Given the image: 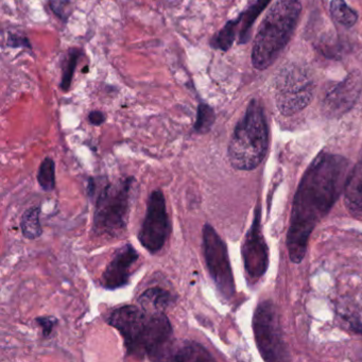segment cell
Instances as JSON below:
<instances>
[{
	"instance_id": "24",
	"label": "cell",
	"mask_w": 362,
	"mask_h": 362,
	"mask_svg": "<svg viewBox=\"0 0 362 362\" xmlns=\"http://www.w3.org/2000/svg\"><path fill=\"white\" fill-rule=\"evenodd\" d=\"M7 45L8 47H11V48L32 49L31 44H30V41L28 40V38L20 36V34H8Z\"/></svg>"
},
{
	"instance_id": "19",
	"label": "cell",
	"mask_w": 362,
	"mask_h": 362,
	"mask_svg": "<svg viewBox=\"0 0 362 362\" xmlns=\"http://www.w3.org/2000/svg\"><path fill=\"white\" fill-rule=\"evenodd\" d=\"M83 55L85 53L79 48H71L67 51L66 58L62 64V80L60 82V89L63 92H67L71 89L75 67Z\"/></svg>"
},
{
	"instance_id": "3",
	"label": "cell",
	"mask_w": 362,
	"mask_h": 362,
	"mask_svg": "<svg viewBox=\"0 0 362 362\" xmlns=\"http://www.w3.org/2000/svg\"><path fill=\"white\" fill-rule=\"evenodd\" d=\"M302 12L301 0H277L263 18L252 50L253 66L263 71L273 64L294 36Z\"/></svg>"
},
{
	"instance_id": "8",
	"label": "cell",
	"mask_w": 362,
	"mask_h": 362,
	"mask_svg": "<svg viewBox=\"0 0 362 362\" xmlns=\"http://www.w3.org/2000/svg\"><path fill=\"white\" fill-rule=\"evenodd\" d=\"M253 329L257 347L266 361L288 359L277 314L271 302L266 301L257 306L253 318Z\"/></svg>"
},
{
	"instance_id": "22",
	"label": "cell",
	"mask_w": 362,
	"mask_h": 362,
	"mask_svg": "<svg viewBox=\"0 0 362 362\" xmlns=\"http://www.w3.org/2000/svg\"><path fill=\"white\" fill-rule=\"evenodd\" d=\"M38 182L44 191H51L55 187V164L51 157H46L41 163Z\"/></svg>"
},
{
	"instance_id": "1",
	"label": "cell",
	"mask_w": 362,
	"mask_h": 362,
	"mask_svg": "<svg viewBox=\"0 0 362 362\" xmlns=\"http://www.w3.org/2000/svg\"><path fill=\"white\" fill-rule=\"evenodd\" d=\"M347 177V159L328 152L319 154L303 175L294 196L287 235L292 263L304 259L312 231L336 203Z\"/></svg>"
},
{
	"instance_id": "7",
	"label": "cell",
	"mask_w": 362,
	"mask_h": 362,
	"mask_svg": "<svg viewBox=\"0 0 362 362\" xmlns=\"http://www.w3.org/2000/svg\"><path fill=\"white\" fill-rule=\"evenodd\" d=\"M202 239L204 259L210 277L219 294L226 300H230L234 296L236 289L226 243L210 224L203 226Z\"/></svg>"
},
{
	"instance_id": "26",
	"label": "cell",
	"mask_w": 362,
	"mask_h": 362,
	"mask_svg": "<svg viewBox=\"0 0 362 362\" xmlns=\"http://www.w3.org/2000/svg\"><path fill=\"white\" fill-rule=\"evenodd\" d=\"M89 120L94 126H100L106 122V114L101 110H93L89 115Z\"/></svg>"
},
{
	"instance_id": "16",
	"label": "cell",
	"mask_w": 362,
	"mask_h": 362,
	"mask_svg": "<svg viewBox=\"0 0 362 362\" xmlns=\"http://www.w3.org/2000/svg\"><path fill=\"white\" fill-rule=\"evenodd\" d=\"M271 0H257L256 3L249 7L247 11L243 12L239 15L238 26L240 24V31H239V44H245L249 42L251 36V29L256 18L261 15L268 3Z\"/></svg>"
},
{
	"instance_id": "15",
	"label": "cell",
	"mask_w": 362,
	"mask_h": 362,
	"mask_svg": "<svg viewBox=\"0 0 362 362\" xmlns=\"http://www.w3.org/2000/svg\"><path fill=\"white\" fill-rule=\"evenodd\" d=\"M171 360L173 361H212L214 357L199 343L184 341L180 345H175Z\"/></svg>"
},
{
	"instance_id": "2",
	"label": "cell",
	"mask_w": 362,
	"mask_h": 362,
	"mask_svg": "<svg viewBox=\"0 0 362 362\" xmlns=\"http://www.w3.org/2000/svg\"><path fill=\"white\" fill-rule=\"evenodd\" d=\"M108 322L124 338L126 355L155 361L171 360L175 343L173 326L165 312L126 305L114 310Z\"/></svg>"
},
{
	"instance_id": "10",
	"label": "cell",
	"mask_w": 362,
	"mask_h": 362,
	"mask_svg": "<svg viewBox=\"0 0 362 362\" xmlns=\"http://www.w3.org/2000/svg\"><path fill=\"white\" fill-rule=\"evenodd\" d=\"M241 251L247 282L253 285L266 273L269 263V249L261 233V205L255 210L252 226L245 236Z\"/></svg>"
},
{
	"instance_id": "23",
	"label": "cell",
	"mask_w": 362,
	"mask_h": 362,
	"mask_svg": "<svg viewBox=\"0 0 362 362\" xmlns=\"http://www.w3.org/2000/svg\"><path fill=\"white\" fill-rule=\"evenodd\" d=\"M51 11L57 17L66 22L73 13L71 0H49Z\"/></svg>"
},
{
	"instance_id": "9",
	"label": "cell",
	"mask_w": 362,
	"mask_h": 362,
	"mask_svg": "<svg viewBox=\"0 0 362 362\" xmlns=\"http://www.w3.org/2000/svg\"><path fill=\"white\" fill-rule=\"evenodd\" d=\"M171 221L161 190L151 192L147 202L146 215L138 232L140 245L155 254L163 249L171 234Z\"/></svg>"
},
{
	"instance_id": "11",
	"label": "cell",
	"mask_w": 362,
	"mask_h": 362,
	"mask_svg": "<svg viewBox=\"0 0 362 362\" xmlns=\"http://www.w3.org/2000/svg\"><path fill=\"white\" fill-rule=\"evenodd\" d=\"M361 77L351 73L347 79L331 87L323 99V110L329 117H339L353 108L362 89Z\"/></svg>"
},
{
	"instance_id": "13",
	"label": "cell",
	"mask_w": 362,
	"mask_h": 362,
	"mask_svg": "<svg viewBox=\"0 0 362 362\" xmlns=\"http://www.w3.org/2000/svg\"><path fill=\"white\" fill-rule=\"evenodd\" d=\"M345 198L347 208L353 214L362 217V159L347 177Z\"/></svg>"
},
{
	"instance_id": "25",
	"label": "cell",
	"mask_w": 362,
	"mask_h": 362,
	"mask_svg": "<svg viewBox=\"0 0 362 362\" xmlns=\"http://www.w3.org/2000/svg\"><path fill=\"white\" fill-rule=\"evenodd\" d=\"M36 323H38V324L40 325L41 328L43 329L44 336L47 337L50 335L53 327H55V325L58 323V321H57V319L55 318H51V317H43V318L36 319Z\"/></svg>"
},
{
	"instance_id": "20",
	"label": "cell",
	"mask_w": 362,
	"mask_h": 362,
	"mask_svg": "<svg viewBox=\"0 0 362 362\" xmlns=\"http://www.w3.org/2000/svg\"><path fill=\"white\" fill-rule=\"evenodd\" d=\"M216 122L214 108L205 102H200L197 108V120L194 122V130L198 134H206L212 130Z\"/></svg>"
},
{
	"instance_id": "12",
	"label": "cell",
	"mask_w": 362,
	"mask_h": 362,
	"mask_svg": "<svg viewBox=\"0 0 362 362\" xmlns=\"http://www.w3.org/2000/svg\"><path fill=\"white\" fill-rule=\"evenodd\" d=\"M138 259V253L130 243L120 247L102 273V287L115 290L128 285Z\"/></svg>"
},
{
	"instance_id": "18",
	"label": "cell",
	"mask_w": 362,
	"mask_h": 362,
	"mask_svg": "<svg viewBox=\"0 0 362 362\" xmlns=\"http://www.w3.org/2000/svg\"><path fill=\"white\" fill-rule=\"evenodd\" d=\"M239 20H230L226 22V26L212 36L210 41V46L217 50L228 51L232 47L236 38L237 27H238Z\"/></svg>"
},
{
	"instance_id": "6",
	"label": "cell",
	"mask_w": 362,
	"mask_h": 362,
	"mask_svg": "<svg viewBox=\"0 0 362 362\" xmlns=\"http://www.w3.org/2000/svg\"><path fill=\"white\" fill-rule=\"evenodd\" d=\"M314 82L310 71L298 65L284 67L275 81V101L283 115L304 110L312 102Z\"/></svg>"
},
{
	"instance_id": "14",
	"label": "cell",
	"mask_w": 362,
	"mask_h": 362,
	"mask_svg": "<svg viewBox=\"0 0 362 362\" xmlns=\"http://www.w3.org/2000/svg\"><path fill=\"white\" fill-rule=\"evenodd\" d=\"M140 307L151 312H164L175 302V298L168 290L153 287L147 289L138 298Z\"/></svg>"
},
{
	"instance_id": "4",
	"label": "cell",
	"mask_w": 362,
	"mask_h": 362,
	"mask_svg": "<svg viewBox=\"0 0 362 362\" xmlns=\"http://www.w3.org/2000/svg\"><path fill=\"white\" fill-rule=\"evenodd\" d=\"M269 146L267 120L257 100L247 106L229 145L231 165L238 171H252L263 161Z\"/></svg>"
},
{
	"instance_id": "17",
	"label": "cell",
	"mask_w": 362,
	"mask_h": 362,
	"mask_svg": "<svg viewBox=\"0 0 362 362\" xmlns=\"http://www.w3.org/2000/svg\"><path fill=\"white\" fill-rule=\"evenodd\" d=\"M41 208L40 206H34V208L27 210L22 215V220H20V229H22V235L27 239H36L42 235L43 229L41 226L40 220Z\"/></svg>"
},
{
	"instance_id": "5",
	"label": "cell",
	"mask_w": 362,
	"mask_h": 362,
	"mask_svg": "<svg viewBox=\"0 0 362 362\" xmlns=\"http://www.w3.org/2000/svg\"><path fill=\"white\" fill-rule=\"evenodd\" d=\"M134 182V178L126 177L101 188L96 199L94 212L96 234L116 238L126 232Z\"/></svg>"
},
{
	"instance_id": "21",
	"label": "cell",
	"mask_w": 362,
	"mask_h": 362,
	"mask_svg": "<svg viewBox=\"0 0 362 362\" xmlns=\"http://www.w3.org/2000/svg\"><path fill=\"white\" fill-rule=\"evenodd\" d=\"M331 13L333 20L345 27H353L357 22L358 15L345 0H331Z\"/></svg>"
}]
</instances>
